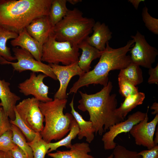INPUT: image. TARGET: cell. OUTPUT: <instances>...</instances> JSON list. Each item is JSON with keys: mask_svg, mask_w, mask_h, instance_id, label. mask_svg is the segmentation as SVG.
I'll return each mask as SVG.
<instances>
[{"mask_svg": "<svg viewBox=\"0 0 158 158\" xmlns=\"http://www.w3.org/2000/svg\"><path fill=\"white\" fill-rule=\"evenodd\" d=\"M79 132L78 125L74 118L71 123L70 130L67 136L57 142L49 143V149L47 153L56 150L58 148L61 146H65L66 148L69 149L72 145L71 144L72 140L78 136Z\"/></svg>", "mask_w": 158, "mask_h": 158, "instance_id": "obj_25", "label": "cell"}, {"mask_svg": "<svg viewBox=\"0 0 158 158\" xmlns=\"http://www.w3.org/2000/svg\"><path fill=\"white\" fill-rule=\"evenodd\" d=\"M142 17L147 28L154 34H158V19L152 17L149 13L148 8L145 6L142 9Z\"/></svg>", "mask_w": 158, "mask_h": 158, "instance_id": "obj_30", "label": "cell"}, {"mask_svg": "<svg viewBox=\"0 0 158 158\" xmlns=\"http://www.w3.org/2000/svg\"><path fill=\"white\" fill-rule=\"evenodd\" d=\"M77 8L69 10L66 16L54 27L53 33L58 41L68 42L78 47L92 32L95 23L91 18L83 16Z\"/></svg>", "mask_w": 158, "mask_h": 158, "instance_id": "obj_5", "label": "cell"}, {"mask_svg": "<svg viewBox=\"0 0 158 158\" xmlns=\"http://www.w3.org/2000/svg\"><path fill=\"white\" fill-rule=\"evenodd\" d=\"M14 110L15 118L14 120H10L11 123L15 125L18 128L25 137L28 142H31L34 139L36 133L24 122L18 115L15 108Z\"/></svg>", "mask_w": 158, "mask_h": 158, "instance_id": "obj_28", "label": "cell"}, {"mask_svg": "<svg viewBox=\"0 0 158 158\" xmlns=\"http://www.w3.org/2000/svg\"><path fill=\"white\" fill-rule=\"evenodd\" d=\"M138 154L142 158H158V145L150 149L143 150Z\"/></svg>", "mask_w": 158, "mask_h": 158, "instance_id": "obj_34", "label": "cell"}, {"mask_svg": "<svg viewBox=\"0 0 158 158\" xmlns=\"http://www.w3.org/2000/svg\"><path fill=\"white\" fill-rule=\"evenodd\" d=\"M40 102L34 97L24 99L16 105L15 109L27 125L35 132L40 133L44 127V118Z\"/></svg>", "mask_w": 158, "mask_h": 158, "instance_id": "obj_9", "label": "cell"}, {"mask_svg": "<svg viewBox=\"0 0 158 158\" xmlns=\"http://www.w3.org/2000/svg\"><path fill=\"white\" fill-rule=\"evenodd\" d=\"M2 107V104L1 102H0V109H1V108Z\"/></svg>", "mask_w": 158, "mask_h": 158, "instance_id": "obj_43", "label": "cell"}, {"mask_svg": "<svg viewBox=\"0 0 158 158\" xmlns=\"http://www.w3.org/2000/svg\"><path fill=\"white\" fill-rule=\"evenodd\" d=\"M14 56L17 61H8L5 60L1 65L11 64L14 71L21 73L29 70L32 72H41L52 79L56 80L57 78L49 64L36 60L32 55L27 51L16 47L12 48Z\"/></svg>", "mask_w": 158, "mask_h": 158, "instance_id": "obj_7", "label": "cell"}, {"mask_svg": "<svg viewBox=\"0 0 158 158\" xmlns=\"http://www.w3.org/2000/svg\"><path fill=\"white\" fill-rule=\"evenodd\" d=\"M146 113L137 111L129 115L126 120L121 121L110 126L108 131L102 136V140L105 150L114 149L116 143L114 140L121 133L129 132L133 127L145 118Z\"/></svg>", "mask_w": 158, "mask_h": 158, "instance_id": "obj_10", "label": "cell"}, {"mask_svg": "<svg viewBox=\"0 0 158 158\" xmlns=\"http://www.w3.org/2000/svg\"><path fill=\"white\" fill-rule=\"evenodd\" d=\"M118 80L119 93L125 98L139 92L138 87L126 79L118 76Z\"/></svg>", "mask_w": 158, "mask_h": 158, "instance_id": "obj_29", "label": "cell"}, {"mask_svg": "<svg viewBox=\"0 0 158 158\" xmlns=\"http://www.w3.org/2000/svg\"><path fill=\"white\" fill-rule=\"evenodd\" d=\"M52 0H0V25L17 32L37 17L48 16Z\"/></svg>", "mask_w": 158, "mask_h": 158, "instance_id": "obj_3", "label": "cell"}, {"mask_svg": "<svg viewBox=\"0 0 158 158\" xmlns=\"http://www.w3.org/2000/svg\"><path fill=\"white\" fill-rule=\"evenodd\" d=\"M144 0H129L128 1L131 3L135 8L137 10L140 3L144 1Z\"/></svg>", "mask_w": 158, "mask_h": 158, "instance_id": "obj_38", "label": "cell"}, {"mask_svg": "<svg viewBox=\"0 0 158 158\" xmlns=\"http://www.w3.org/2000/svg\"><path fill=\"white\" fill-rule=\"evenodd\" d=\"M148 73L149 77L147 80L149 84L158 83V64H157L154 68L151 67L149 69Z\"/></svg>", "mask_w": 158, "mask_h": 158, "instance_id": "obj_35", "label": "cell"}, {"mask_svg": "<svg viewBox=\"0 0 158 158\" xmlns=\"http://www.w3.org/2000/svg\"><path fill=\"white\" fill-rule=\"evenodd\" d=\"M112 88V83L109 81L106 86L95 94L79 91L81 98L78 108L83 111L88 112L95 133L100 135L111 126L124 120L116 113L118 102L116 95L111 94Z\"/></svg>", "mask_w": 158, "mask_h": 158, "instance_id": "obj_1", "label": "cell"}, {"mask_svg": "<svg viewBox=\"0 0 158 158\" xmlns=\"http://www.w3.org/2000/svg\"><path fill=\"white\" fill-rule=\"evenodd\" d=\"M134 43L133 40H130L124 46L114 49L110 46L109 42H107L99 62L94 68L79 76L70 88L68 94L76 93L80 88L90 85L106 86L109 81L108 75L110 71L120 70L126 67L132 62L130 55L127 54Z\"/></svg>", "mask_w": 158, "mask_h": 158, "instance_id": "obj_2", "label": "cell"}, {"mask_svg": "<svg viewBox=\"0 0 158 158\" xmlns=\"http://www.w3.org/2000/svg\"><path fill=\"white\" fill-rule=\"evenodd\" d=\"M71 109V113L75 120L78 126L79 132L78 135V139L81 140L83 138H86V141L91 143L95 137V129L92 122L90 121L85 120L77 111L74 107V97L69 104Z\"/></svg>", "mask_w": 158, "mask_h": 158, "instance_id": "obj_20", "label": "cell"}, {"mask_svg": "<svg viewBox=\"0 0 158 158\" xmlns=\"http://www.w3.org/2000/svg\"><path fill=\"white\" fill-rule=\"evenodd\" d=\"M112 154L114 158H142L137 152L129 150L119 145H116Z\"/></svg>", "mask_w": 158, "mask_h": 158, "instance_id": "obj_31", "label": "cell"}, {"mask_svg": "<svg viewBox=\"0 0 158 158\" xmlns=\"http://www.w3.org/2000/svg\"><path fill=\"white\" fill-rule=\"evenodd\" d=\"M54 27L48 16H45L35 18L25 28L31 36L43 45L53 33Z\"/></svg>", "mask_w": 158, "mask_h": 158, "instance_id": "obj_14", "label": "cell"}, {"mask_svg": "<svg viewBox=\"0 0 158 158\" xmlns=\"http://www.w3.org/2000/svg\"><path fill=\"white\" fill-rule=\"evenodd\" d=\"M134 41L130 51L132 62L139 66L150 68L155 62L158 51L147 41L145 36L137 31L135 35L130 36Z\"/></svg>", "mask_w": 158, "mask_h": 158, "instance_id": "obj_8", "label": "cell"}, {"mask_svg": "<svg viewBox=\"0 0 158 158\" xmlns=\"http://www.w3.org/2000/svg\"><path fill=\"white\" fill-rule=\"evenodd\" d=\"M28 143L32 150L33 158H45L49 149V143L42 138L40 133H36L33 140Z\"/></svg>", "mask_w": 158, "mask_h": 158, "instance_id": "obj_26", "label": "cell"}, {"mask_svg": "<svg viewBox=\"0 0 158 158\" xmlns=\"http://www.w3.org/2000/svg\"><path fill=\"white\" fill-rule=\"evenodd\" d=\"M47 77L44 74L37 75L35 73L32 72L28 78L18 84L19 92L25 96L32 95L41 102L52 101L53 99L48 96L49 87L43 82Z\"/></svg>", "mask_w": 158, "mask_h": 158, "instance_id": "obj_12", "label": "cell"}, {"mask_svg": "<svg viewBox=\"0 0 158 158\" xmlns=\"http://www.w3.org/2000/svg\"><path fill=\"white\" fill-rule=\"evenodd\" d=\"M67 102V99L57 98L46 102H40L39 106L45 122L40 133L46 142L60 140L70 131L74 118L71 114L63 113Z\"/></svg>", "mask_w": 158, "mask_h": 158, "instance_id": "obj_4", "label": "cell"}, {"mask_svg": "<svg viewBox=\"0 0 158 158\" xmlns=\"http://www.w3.org/2000/svg\"><path fill=\"white\" fill-rule=\"evenodd\" d=\"M16 145L13 140L11 130L7 131L0 136V151H9Z\"/></svg>", "mask_w": 158, "mask_h": 158, "instance_id": "obj_32", "label": "cell"}, {"mask_svg": "<svg viewBox=\"0 0 158 158\" xmlns=\"http://www.w3.org/2000/svg\"><path fill=\"white\" fill-rule=\"evenodd\" d=\"M11 124L13 142L26 153L28 158H33L32 150L28 145L25 137L18 127Z\"/></svg>", "mask_w": 158, "mask_h": 158, "instance_id": "obj_27", "label": "cell"}, {"mask_svg": "<svg viewBox=\"0 0 158 158\" xmlns=\"http://www.w3.org/2000/svg\"><path fill=\"white\" fill-rule=\"evenodd\" d=\"M69 149L67 150H57L55 152L49 153L48 156L52 158H94L88 154L91 150L87 142L75 143Z\"/></svg>", "mask_w": 158, "mask_h": 158, "instance_id": "obj_18", "label": "cell"}, {"mask_svg": "<svg viewBox=\"0 0 158 158\" xmlns=\"http://www.w3.org/2000/svg\"><path fill=\"white\" fill-rule=\"evenodd\" d=\"M79 51L77 46L68 42L57 41L52 33L42 45L41 61L49 64L69 65L78 61Z\"/></svg>", "mask_w": 158, "mask_h": 158, "instance_id": "obj_6", "label": "cell"}, {"mask_svg": "<svg viewBox=\"0 0 158 158\" xmlns=\"http://www.w3.org/2000/svg\"><path fill=\"white\" fill-rule=\"evenodd\" d=\"M118 76L126 79L135 86L143 81L142 72L140 66L132 62L126 67L120 70Z\"/></svg>", "mask_w": 158, "mask_h": 158, "instance_id": "obj_24", "label": "cell"}, {"mask_svg": "<svg viewBox=\"0 0 158 158\" xmlns=\"http://www.w3.org/2000/svg\"><path fill=\"white\" fill-rule=\"evenodd\" d=\"M10 151L13 158H28L26 153L17 145Z\"/></svg>", "mask_w": 158, "mask_h": 158, "instance_id": "obj_36", "label": "cell"}, {"mask_svg": "<svg viewBox=\"0 0 158 158\" xmlns=\"http://www.w3.org/2000/svg\"><path fill=\"white\" fill-rule=\"evenodd\" d=\"M147 111L144 118L134 126L129 132L134 138L137 145H142L150 149L155 146L154 136L158 123V114H156L152 121L148 122Z\"/></svg>", "mask_w": 158, "mask_h": 158, "instance_id": "obj_11", "label": "cell"}, {"mask_svg": "<svg viewBox=\"0 0 158 158\" xmlns=\"http://www.w3.org/2000/svg\"><path fill=\"white\" fill-rule=\"evenodd\" d=\"M78 47L82 50V54L78 61V65L84 72H87L90 71L92 61L100 58L102 51L90 45L85 40L79 44Z\"/></svg>", "mask_w": 158, "mask_h": 158, "instance_id": "obj_19", "label": "cell"}, {"mask_svg": "<svg viewBox=\"0 0 158 158\" xmlns=\"http://www.w3.org/2000/svg\"><path fill=\"white\" fill-rule=\"evenodd\" d=\"M155 137L154 139V142L155 145H158V128L157 129L155 133Z\"/></svg>", "mask_w": 158, "mask_h": 158, "instance_id": "obj_40", "label": "cell"}, {"mask_svg": "<svg viewBox=\"0 0 158 158\" xmlns=\"http://www.w3.org/2000/svg\"><path fill=\"white\" fill-rule=\"evenodd\" d=\"M113 154H111L110 155H109V157H108L107 158H113Z\"/></svg>", "mask_w": 158, "mask_h": 158, "instance_id": "obj_42", "label": "cell"}, {"mask_svg": "<svg viewBox=\"0 0 158 158\" xmlns=\"http://www.w3.org/2000/svg\"><path fill=\"white\" fill-rule=\"evenodd\" d=\"M49 64L60 83L59 87L54 94V99H67L68 96L66 91L71 79L75 75L80 76L85 72L79 67L78 62L65 66L52 64Z\"/></svg>", "mask_w": 158, "mask_h": 158, "instance_id": "obj_13", "label": "cell"}, {"mask_svg": "<svg viewBox=\"0 0 158 158\" xmlns=\"http://www.w3.org/2000/svg\"><path fill=\"white\" fill-rule=\"evenodd\" d=\"M81 0H67V2H68L71 4L74 5L79 2L82 1Z\"/></svg>", "mask_w": 158, "mask_h": 158, "instance_id": "obj_41", "label": "cell"}, {"mask_svg": "<svg viewBox=\"0 0 158 158\" xmlns=\"http://www.w3.org/2000/svg\"><path fill=\"white\" fill-rule=\"evenodd\" d=\"M67 2V0H52L48 16L54 27L63 18L68 11Z\"/></svg>", "mask_w": 158, "mask_h": 158, "instance_id": "obj_23", "label": "cell"}, {"mask_svg": "<svg viewBox=\"0 0 158 158\" xmlns=\"http://www.w3.org/2000/svg\"><path fill=\"white\" fill-rule=\"evenodd\" d=\"M13 47H19L29 52L37 61H42V45L31 36L26 28L20 31L18 36L10 42Z\"/></svg>", "mask_w": 158, "mask_h": 158, "instance_id": "obj_15", "label": "cell"}, {"mask_svg": "<svg viewBox=\"0 0 158 158\" xmlns=\"http://www.w3.org/2000/svg\"><path fill=\"white\" fill-rule=\"evenodd\" d=\"M0 158H13L10 151H0Z\"/></svg>", "mask_w": 158, "mask_h": 158, "instance_id": "obj_37", "label": "cell"}, {"mask_svg": "<svg viewBox=\"0 0 158 158\" xmlns=\"http://www.w3.org/2000/svg\"><path fill=\"white\" fill-rule=\"evenodd\" d=\"M145 98V94L139 92L125 98L120 106L116 109V115L120 118L124 119L130 111L138 105L142 104Z\"/></svg>", "mask_w": 158, "mask_h": 158, "instance_id": "obj_22", "label": "cell"}, {"mask_svg": "<svg viewBox=\"0 0 158 158\" xmlns=\"http://www.w3.org/2000/svg\"><path fill=\"white\" fill-rule=\"evenodd\" d=\"M11 125L9 118L2 107L0 109V136L11 130Z\"/></svg>", "mask_w": 158, "mask_h": 158, "instance_id": "obj_33", "label": "cell"}, {"mask_svg": "<svg viewBox=\"0 0 158 158\" xmlns=\"http://www.w3.org/2000/svg\"><path fill=\"white\" fill-rule=\"evenodd\" d=\"M18 35L17 32L0 25V62L4 59L10 62L16 60L11 54L10 48L7 46V42Z\"/></svg>", "mask_w": 158, "mask_h": 158, "instance_id": "obj_21", "label": "cell"}, {"mask_svg": "<svg viewBox=\"0 0 158 158\" xmlns=\"http://www.w3.org/2000/svg\"><path fill=\"white\" fill-rule=\"evenodd\" d=\"M10 83L0 78V100L2 107L10 120L15 118L14 109L20 98L12 92L9 87Z\"/></svg>", "mask_w": 158, "mask_h": 158, "instance_id": "obj_17", "label": "cell"}, {"mask_svg": "<svg viewBox=\"0 0 158 158\" xmlns=\"http://www.w3.org/2000/svg\"><path fill=\"white\" fill-rule=\"evenodd\" d=\"M93 33L85 40L90 45L100 51L105 49L107 43L112 37V32L104 23L95 22L92 29Z\"/></svg>", "mask_w": 158, "mask_h": 158, "instance_id": "obj_16", "label": "cell"}, {"mask_svg": "<svg viewBox=\"0 0 158 158\" xmlns=\"http://www.w3.org/2000/svg\"><path fill=\"white\" fill-rule=\"evenodd\" d=\"M151 109L154 110V111L152 112V114L153 115L158 114V104L155 102L154 103L151 107Z\"/></svg>", "mask_w": 158, "mask_h": 158, "instance_id": "obj_39", "label": "cell"}]
</instances>
